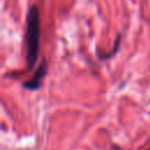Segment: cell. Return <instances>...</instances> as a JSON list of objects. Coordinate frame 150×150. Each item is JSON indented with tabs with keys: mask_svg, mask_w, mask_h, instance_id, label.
I'll return each mask as SVG.
<instances>
[{
	"mask_svg": "<svg viewBox=\"0 0 150 150\" xmlns=\"http://www.w3.org/2000/svg\"><path fill=\"white\" fill-rule=\"evenodd\" d=\"M46 74H47V62L43 60L40 63L39 68L35 70V73L33 74V76L28 81H26L23 83V87L26 89H29V90H36V89H39L40 86H41V83H42L43 77L46 76Z\"/></svg>",
	"mask_w": 150,
	"mask_h": 150,
	"instance_id": "7a4b0ae2",
	"label": "cell"
},
{
	"mask_svg": "<svg viewBox=\"0 0 150 150\" xmlns=\"http://www.w3.org/2000/svg\"><path fill=\"white\" fill-rule=\"evenodd\" d=\"M40 32H41V20L40 12L36 6H30L27 13V25H26V62L28 69H32L38 60L39 48H40Z\"/></svg>",
	"mask_w": 150,
	"mask_h": 150,
	"instance_id": "6da1fadb",
	"label": "cell"
}]
</instances>
